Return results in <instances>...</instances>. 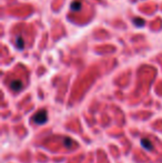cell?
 <instances>
[{"mask_svg": "<svg viewBox=\"0 0 162 163\" xmlns=\"http://www.w3.org/2000/svg\"><path fill=\"white\" fill-rule=\"evenodd\" d=\"M9 87L12 91L17 92V91H20V90H21L24 84H22V82L20 81V80H12V81L9 83Z\"/></svg>", "mask_w": 162, "mask_h": 163, "instance_id": "7a4b0ae2", "label": "cell"}, {"mask_svg": "<svg viewBox=\"0 0 162 163\" xmlns=\"http://www.w3.org/2000/svg\"><path fill=\"white\" fill-rule=\"evenodd\" d=\"M133 24H134V26H137V27H142V26H144L145 21L143 19H141V18H136V19H133Z\"/></svg>", "mask_w": 162, "mask_h": 163, "instance_id": "8992f818", "label": "cell"}, {"mask_svg": "<svg viewBox=\"0 0 162 163\" xmlns=\"http://www.w3.org/2000/svg\"><path fill=\"white\" fill-rule=\"evenodd\" d=\"M14 45H16V48H17L18 50H24V39H22L20 36H18L17 38H16V42H14Z\"/></svg>", "mask_w": 162, "mask_h": 163, "instance_id": "3957f363", "label": "cell"}, {"mask_svg": "<svg viewBox=\"0 0 162 163\" xmlns=\"http://www.w3.org/2000/svg\"><path fill=\"white\" fill-rule=\"evenodd\" d=\"M63 144H64V146H66V148H70V146H71V144H72L71 139H69V138H66V139H64V141H63Z\"/></svg>", "mask_w": 162, "mask_h": 163, "instance_id": "52a82bcc", "label": "cell"}, {"mask_svg": "<svg viewBox=\"0 0 162 163\" xmlns=\"http://www.w3.org/2000/svg\"><path fill=\"white\" fill-rule=\"evenodd\" d=\"M81 8H82V3H81V1H78V0L73 1V3L70 5V10H71V11H74V12L81 10Z\"/></svg>", "mask_w": 162, "mask_h": 163, "instance_id": "277c9868", "label": "cell"}, {"mask_svg": "<svg viewBox=\"0 0 162 163\" xmlns=\"http://www.w3.org/2000/svg\"><path fill=\"white\" fill-rule=\"evenodd\" d=\"M48 120V112L46 110H40L39 112H37L36 114L34 115V118H32V121H34L36 124H43V123H46Z\"/></svg>", "mask_w": 162, "mask_h": 163, "instance_id": "6da1fadb", "label": "cell"}, {"mask_svg": "<svg viewBox=\"0 0 162 163\" xmlns=\"http://www.w3.org/2000/svg\"><path fill=\"white\" fill-rule=\"evenodd\" d=\"M141 145H142L145 150H149V151L153 150L152 143H151V141H149L148 139H142V140H141Z\"/></svg>", "mask_w": 162, "mask_h": 163, "instance_id": "5b68a950", "label": "cell"}]
</instances>
